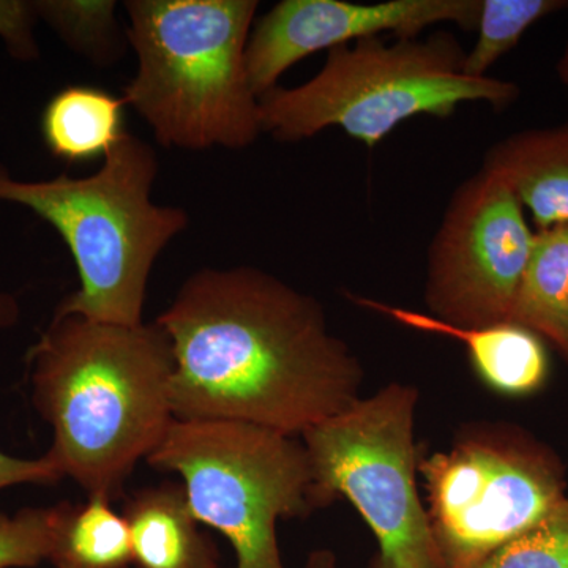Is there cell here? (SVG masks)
Wrapping results in <instances>:
<instances>
[{
	"mask_svg": "<svg viewBox=\"0 0 568 568\" xmlns=\"http://www.w3.org/2000/svg\"><path fill=\"white\" fill-rule=\"evenodd\" d=\"M155 323L173 346L175 420L301 437L362 398L364 368L323 305L261 268L194 272Z\"/></svg>",
	"mask_w": 568,
	"mask_h": 568,
	"instance_id": "cell-1",
	"label": "cell"
},
{
	"mask_svg": "<svg viewBox=\"0 0 568 568\" xmlns=\"http://www.w3.org/2000/svg\"><path fill=\"white\" fill-rule=\"evenodd\" d=\"M32 403L51 425L44 457L89 496H122L174 422L173 346L159 324L51 320L29 349Z\"/></svg>",
	"mask_w": 568,
	"mask_h": 568,
	"instance_id": "cell-2",
	"label": "cell"
},
{
	"mask_svg": "<svg viewBox=\"0 0 568 568\" xmlns=\"http://www.w3.org/2000/svg\"><path fill=\"white\" fill-rule=\"evenodd\" d=\"M155 149L123 134L103 166L88 178L20 181L0 164V201L20 204L50 223L69 246L80 287L52 320L78 316L136 327L160 254L189 227V213L152 201Z\"/></svg>",
	"mask_w": 568,
	"mask_h": 568,
	"instance_id": "cell-3",
	"label": "cell"
},
{
	"mask_svg": "<svg viewBox=\"0 0 568 568\" xmlns=\"http://www.w3.org/2000/svg\"><path fill=\"white\" fill-rule=\"evenodd\" d=\"M256 0H129L138 69L122 99L163 148L242 151L256 142L260 99L246 71Z\"/></svg>",
	"mask_w": 568,
	"mask_h": 568,
	"instance_id": "cell-4",
	"label": "cell"
},
{
	"mask_svg": "<svg viewBox=\"0 0 568 568\" xmlns=\"http://www.w3.org/2000/svg\"><path fill=\"white\" fill-rule=\"evenodd\" d=\"M465 59L448 32L392 44L381 37L343 44L327 51L312 80L276 85L261 97V129L275 141L298 142L336 126L373 149L418 115L447 119L459 104L500 111L517 102L515 82L467 77Z\"/></svg>",
	"mask_w": 568,
	"mask_h": 568,
	"instance_id": "cell-5",
	"label": "cell"
},
{
	"mask_svg": "<svg viewBox=\"0 0 568 568\" xmlns=\"http://www.w3.org/2000/svg\"><path fill=\"white\" fill-rule=\"evenodd\" d=\"M149 466L179 474L194 518L234 549V568H284L276 525L317 510L302 439L244 422L175 420Z\"/></svg>",
	"mask_w": 568,
	"mask_h": 568,
	"instance_id": "cell-6",
	"label": "cell"
},
{
	"mask_svg": "<svg viewBox=\"0 0 568 568\" xmlns=\"http://www.w3.org/2000/svg\"><path fill=\"white\" fill-rule=\"evenodd\" d=\"M418 388L392 383L301 436L317 510L345 497L375 534L369 568H447L417 489Z\"/></svg>",
	"mask_w": 568,
	"mask_h": 568,
	"instance_id": "cell-7",
	"label": "cell"
},
{
	"mask_svg": "<svg viewBox=\"0 0 568 568\" xmlns=\"http://www.w3.org/2000/svg\"><path fill=\"white\" fill-rule=\"evenodd\" d=\"M426 514L447 568H473L566 499V469L519 426H469L418 459Z\"/></svg>",
	"mask_w": 568,
	"mask_h": 568,
	"instance_id": "cell-8",
	"label": "cell"
},
{
	"mask_svg": "<svg viewBox=\"0 0 568 568\" xmlns=\"http://www.w3.org/2000/svg\"><path fill=\"white\" fill-rule=\"evenodd\" d=\"M536 233L506 183L480 170L458 186L426 261L429 315L457 327L511 323Z\"/></svg>",
	"mask_w": 568,
	"mask_h": 568,
	"instance_id": "cell-9",
	"label": "cell"
},
{
	"mask_svg": "<svg viewBox=\"0 0 568 568\" xmlns=\"http://www.w3.org/2000/svg\"><path fill=\"white\" fill-rule=\"evenodd\" d=\"M480 0H282L254 22L246 47V71L257 99L275 89L295 63L320 51L392 32L417 39L432 26L452 22L476 32Z\"/></svg>",
	"mask_w": 568,
	"mask_h": 568,
	"instance_id": "cell-10",
	"label": "cell"
},
{
	"mask_svg": "<svg viewBox=\"0 0 568 568\" xmlns=\"http://www.w3.org/2000/svg\"><path fill=\"white\" fill-rule=\"evenodd\" d=\"M353 304L387 316L425 334L443 335L466 346L477 375L487 386L508 396H528L545 386L549 375L547 347L540 336L514 323L487 327H457L429 313L384 304L372 297L349 295Z\"/></svg>",
	"mask_w": 568,
	"mask_h": 568,
	"instance_id": "cell-11",
	"label": "cell"
},
{
	"mask_svg": "<svg viewBox=\"0 0 568 568\" xmlns=\"http://www.w3.org/2000/svg\"><path fill=\"white\" fill-rule=\"evenodd\" d=\"M481 170L506 183L537 231L568 224V125L508 134L488 149Z\"/></svg>",
	"mask_w": 568,
	"mask_h": 568,
	"instance_id": "cell-12",
	"label": "cell"
},
{
	"mask_svg": "<svg viewBox=\"0 0 568 568\" xmlns=\"http://www.w3.org/2000/svg\"><path fill=\"white\" fill-rule=\"evenodd\" d=\"M136 568H220V551L194 518L183 485L134 491L123 504Z\"/></svg>",
	"mask_w": 568,
	"mask_h": 568,
	"instance_id": "cell-13",
	"label": "cell"
},
{
	"mask_svg": "<svg viewBox=\"0 0 568 568\" xmlns=\"http://www.w3.org/2000/svg\"><path fill=\"white\" fill-rule=\"evenodd\" d=\"M125 102L92 85H69L55 93L41 115L48 151L67 163L104 159L121 141Z\"/></svg>",
	"mask_w": 568,
	"mask_h": 568,
	"instance_id": "cell-14",
	"label": "cell"
},
{
	"mask_svg": "<svg viewBox=\"0 0 568 568\" xmlns=\"http://www.w3.org/2000/svg\"><path fill=\"white\" fill-rule=\"evenodd\" d=\"M54 568H130L133 566L129 523L103 496L52 507L51 547Z\"/></svg>",
	"mask_w": 568,
	"mask_h": 568,
	"instance_id": "cell-15",
	"label": "cell"
},
{
	"mask_svg": "<svg viewBox=\"0 0 568 568\" xmlns=\"http://www.w3.org/2000/svg\"><path fill=\"white\" fill-rule=\"evenodd\" d=\"M568 295V224L537 231L511 323L558 347Z\"/></svg>",
	"mask_w": 568,
	"mask_h": 568,
	"instance_id": "cell-16",
	"label": "cell"
},
{
	"mask_svg": "<svg viewBox=\"0 0 568 568\" xmlns=\"http://www.w3.org/2000/svg\"><path fill=\"white\" fill-rule=\"evenodd\" d=\"M566 9L567 0H480L477 41L466 52L463 71L470 78L489 77V69L514 50L534 24Z\"/></svg>",
	"mask_w": 568,
	"mask_h": 568,
	"instance_id": "cell-17",
	"label": "cell"
},
{
	"mask_svg": "<svg viewBox=\"0 0 568 568\" xmlns=\"http://www.w3.org/2000/svg\"><path fill=\"white\" fill-rule=\"evenodd\" d=\"M39 21L74 51L95 63L114 61L119 51L118 3L110 0H33Z\"/></svg>",
	"mask_w": 568,
	"mask_h": 568,
	"instance_id": "cell-18",
	"label": "cell"
},
{
	"mask_svg": "<svg viewBox=\"0 0 568 568\" xmlns=\"http://www.w3.org/2000/svg\"><path fill=\"white\" fill-rule=\"evenodd\" d=\"M473 568H568V497Z\"/></svg>",
	"mask_w": 568,
	"mask_h": 568,
	"instance_id": "cell-19",
	"label": "cell"
},
{
	"mask_svg": "<svg viewBox=\"0 0 568 568\" xmlns=\"http://www.w3.org/2000/svg\"><path fill=\"white\" fill-rule=\"evenodd\" d=\"M52 507L0 514V568H36L48 560Z\"/></svg>",
	"mask_w": 568,
	"mask_h": 568,
	"instance_id": "cell-20",
	"label": "cell"
},
{
	"mask_svg": "<svg viewBox=\"0 0 568 568\" xmlns=\"http://www.w3.org/2000/svg\"><path fill=\"white\" fill-rule=\"evenodd\" d=\"M36 7L29 0H0V40L11 58L32 62L40 58Z\"/></svg>",
	"mask_w": 568,
	"mask_h": 568,
	"instance_id": "cell-21",
	"label": "cell"
},
{
	"mask_svg": "<svg viewBox=\"0 0 568 568\" xmlns=\"http://www.w3.org/2000/svg\"><path fill=\"white\" fill-rule=\"evenodd\" d=\"M62 474L50 459H22L10 457L0 452V491L17 485H55L61 480Z\"/></svg>",
	"mask_w": 568,
	"mask_h": 568,
	"instance_id": "cell-22",
	"label": "cell"
},
{
	"mask_svg": "<svg viewBox=\"0 0 568 568\" xmlns=\"http://www.w3.org/2000/svg\"><path fill=\"white\" fill-rule=\"evenodd\" d=\"M21 316L20 304L11 294L0 293V331L13 327Z\"/></svg>",
	"mask_w": 568,
	"mask_h": 568,
	"instance_id": "cell-23",
	"label": "cell"
},
{
	"mask_svg": "<svg viewBox=\"0 0 568 568\" xmlns=\"http://www.w3.org/2000/svg\"><path fill=\"white\" fill-rule=\"evenodd\" d=\"M302 568H336V558L331 549H316L310 552Z\"/></svg>",
	"mask_w": 568,
	"mask_h": 568,
	"instance_id": "cell-24",
	"label": "cell"
},
{
	"mask_svg": "<svg viewBox=\"0 0 568 568\" xmlns=\"http://www.w3.org/2000/svg\"><path fill=\"white\" fill-rule=\"evenodd\" d=\"M559 354L568 361V295L566 305H564L562 321H560L559 345L556 347Z\"/></svg>",
	"mask_w": 568,
	"mask_h": 568,
	"instance_id": "cell-25",
	"label": "cell"
},
{
	"mask_svg": "<svg viewBox=\"0 0 568 568\" xmlns=\"http://www.w3.org/2000/svg\"><path fill=\"white\" fill-rule=\"evenodd\" d=\"M556 71H558V77L560 82H562L564 88H566L568 91V39L566 47H564L562 54H560Z\"/></svg>",
	"mask_w": 568,
	"mask_h": 568,
	"instance_id": "cell-26",
	"label": "cell"
}]
</instances>
